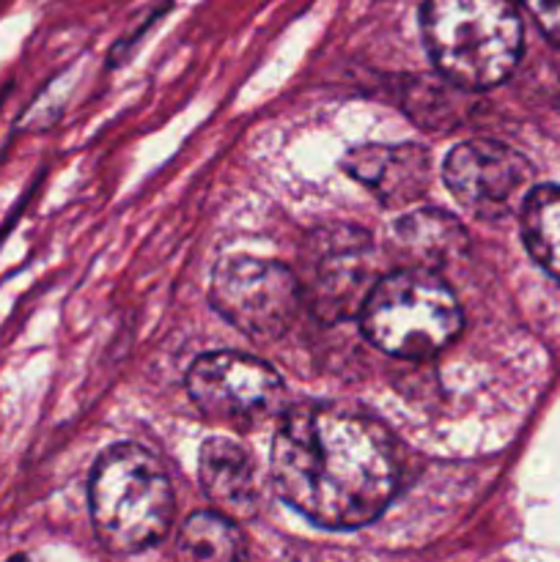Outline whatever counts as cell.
I'll return each mask as SVG.
<instances>
[{
    "instance_id": "6da1fadb",
    "label": "cell",
    "mask_w": 560,
    "mask_h": 562,
    "mask_svg": "<svg viewBox=\"0 0 560 562\" xmlns=\"http://www.w3.org/2000/svg\"><path fill=\"white\" fill-rule=\"evenodd\" d=\"M280 497L327 530H357L388 510L399 488V459L382 423L344 406L296 404L272 439Z\"/></svg>"
},
{
    "instance_id": "7a4b0ae2",
    "label": "cell",
    "mask_w": 560,
    "mask_h": 562,
    "mask_svg": "<svg viewBox=\"0 0 560 562\" xmlns=\"http://www.w3.org/2000/svg\"><path fill=\"white\" fill-rule=\"evenodd\" d=\"M421 33L439 75L464 91L500 86L525 44L511 0H426Z\"/></svg>"
},
{
    "instance_id": "3957f363",
    "label": "cell",
    "mask_w": 560,
    "mask_h": 562,
    "mask_svg": "<svg viewBox=\"0 0 560 562\" xmlns=\"http://www.w3.org/2000/svg\"><path fill=\"white\" fill-rule=\"evenodd\" d=\"M97 538L115 554H135L163 541L173 521V488L157 456L132 442L97 459L88 481Z\"/></svg>"
},
{
    "instance_id": "277c9868",
    "label": "cell",
    "mask_w": 560,
    "mask_h": 562,
    "mask_svg": "<svg viewBox=\"0 0 560 562\" xmlns=\"http://www.w3.org/2000/svg\"><path fill=\"white\" fill-rule=\"evenodd\" d=\"M456 294L434 272L401 269L373 283L360 307V327L379 351L399 360H432L461 333Z\"/></svg>"
},
{
    "instance_id": "5b68a950",
    "label": "cell",
    "mask_w": 560,
    "mask_h": 562,
    "mask_svg": "<svg viewBox=\"0 0 560 562\" xmlns=\"http://www.w3.org/2000/svg\"><path fill=\"white\" fill-rule=\"evenodd\" d=\"M212 307L253 340H275L302 305L300 278L278 261L231 256L217 263L209 285Z\"/></svg>"
},
{
    "instance_id": "8992f818",
    "label": "cell",
    "mask_w": 560,
    "mask_h": 562,
    "mask_svg": "<svg viewBox=\"0 0 560 562\" xmlns=\"http://www.w3.org/2000/svg\"><path fill=\"white\" fill-rule=\"evenodd\" d=\"M187 393L206 420L228 428H256L280 409L283 382L258 357L212 351L190 366Z\"/></svg>"
},
{
    "instance_id": "52a82bcc",
    "label": "cell",
    "mask_w": 560,
    "mask_h": 562,
    "mask_svg": "<svg viewBox=\"0 0 560 562\" xmlns=\"http://www.w3.org/2000/svg\"><path fill=\"white\" fill-rule=\"evenodd\" d=\"M443 179L461 209L481 220H497L516 206L530 181V165L497 140H464L445 157Z\"/></svg>"
},
{
    "instance_id": "ba28073f",
    "label": "cell",
    "mask_w": 560,
    "mask_h": 562,
    "mask_svg": "<svg viewBox=\"0 0 560 562\" xmlns=\"http://www.w3.org/2000/svg\"><path fill=\"white\" fill-rule=\"evenodd\" d=\"M313 283L311 289L302 291L311 296L313 307L318 316L327 318H344L349 313H360L362 302H366L368 291L373 289L371 274V241L368 236L355 234L351 231H340L338 236H322L313 239Z\"/></svg>"
},
{
    "instance_id": "9c48e42d",
    "label": "cell",
    "mask_w": 560,
    "mask_h": 562,
    "mask_svg": "<svg viewBox=\"0 0 560 562\" xmlns=\"http://www.w3.org/2000/svg\"><path fill=\"white\" fill-rule=\"evenodd\" d=\"M198 477L214 514L247 521L261 505V481L253 456L231 437H209L198 453Z\"/></svg>"
},
{
    "instance_id": "30bf717a",
    "label": "cell",
    "mask_w": 560,
    "mask_h": 562,
    "mask_svg": "<svg viewBox=\"0 0 560 562\" xmlns=\"http://www.w3.org/2000/svg\"><path fill=\"white\" fill-rule=\"evenodd\" d=\"M344 170L373 192L384 206H406L426 192L432 162L421 146H357L344 157Z\"/></svg>"
},
{
    "instance_id": "8fae6325",
    "label": "cell",
    "mask_w": 560,
    "mask_h": 562,
    "mask_svg": "<svg viewBox=\"0 0 560 562\" xmlns=\"http://www.w3.org/2000/svg\"><path fill=\"white\" fill-rule=\"evenodd\" d=\"M393 236L395 247L415 263L412 269H423V272L445 267L467 247L464 228L445 212H428V209L399 220Z\"/></svg>"
},
{
    "instance_id": "7c38bea8",
    "label": "cell",
    "mask_w": 560,
    "mask_h": 562,
    "mask_svg": "<svg viewBox=\"0 0 560 562\" xmlns=\"http://www.w3.org/2000/svg\"><path fill=\"white\" fill-rule=\"evenodd\" d=\"M176 562H245V536L236 521L214 514H195L181 525L173 541Z\"/></svg>"
},
{
    "instance_id": "4fadbf2b",
    "label": "cell",
    "mask_w": 560,
    "mask_h": 562,
    "mask_svg": "<svg viewBox=\"0 0 560 562\" xmlns=\"http://www.w3.org/2000/svg\"><path fill=\"white\" fill-rule=\"evenodd\" d=\"M522 239L533 261L560 280V187L541 184L522 201Z\"/></svg>"
},
{
    "instance_id": "5bb4252c",
    "label": "cell",
    "mask_w": 560,
    "mask_h": 562,
    "mask_svg": "<svg viewBox=\"0 0 560 562\" xmlns=\"http://www.w3.org/2000/svg\"><path fill=\"white\" fill-rule=\"evenodd\" d=\"M549 42L560 44V0H519Z\"/></svg>"
},
{
    "instance_id": "9a60e30c",
    "label": "cell",
    "mask_w": 560,
    "mask_h": 562,
    "mask_svg": "<svg viewBox=\"0 0 560 562\" xmlns=\"http://www.w3.org/2000/svg\"><path fill=\"white\" fill-rule=\"evenodd\" d=\"M9 562H27V560H22V558H16V560H9Z\"/></svg>"
}]
</instances>
